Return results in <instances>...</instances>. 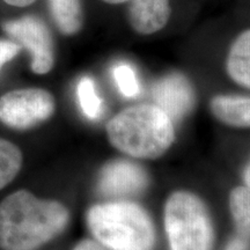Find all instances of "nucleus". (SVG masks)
<instances>
[{"label":"nucleus","mask_w":250,"mask_h":250,"mask_svg":"<svg viewBox=\"0 0 250 250\" xmlns=\"http://www.w3.org/2000/svg\"><path fill=\"white\" fill-rule=\"evenodd\" d=\"M109 143L129 158L154 160L176 138L175 122L154 103H140L115 115L105 126Z\"/></svg>","instance_id":"nucleus-2"},{"label":"nucleus","mask_w":250,"mask_h":250,"mask_svg":"<svg viewBox=\"0 0 250 250\" xmlns=\"http://www.w3.org/2000/svg\"><path fill=\"white\" fill-rule=\"evenodd\" d=\"M129 20L137 33L149 35L161 30L170 18L169 0H129Z\"/></svg>","instance_id":"nucleus-9"},{"label":"nucleus","mask_w":250,"mask_h":250,"mask_svg":"<svg viewBox=\"0 0 250 250\" xmlns=\"http://www.w3.org/2000/svg\"><path fill=\"white\" fill-rule=\"evenodd\" d=\"M87 226L108 250H154L156 232L145 208L130 199H109L93 205Z\"/></svg>","instance_id":"nucleus-3"},{"label":"nucleus","mask_w":250,"mask_h":250,"mask_svg":"<svg viewBox=\"0 0 250 250\" xmlns=\"http://www.w3.org/2000/svg\"><path fill=\"white\" fill-rule=\"evenodd\" d=\"M148 186L147 173L131 160L108 162L100 171L98 191L109 199H129Z\"/></svg>","instance_id":"nucleus-7"},{"label":"nucleus","mask_w":250,"mask_h":250,"mask_svg":"<svg viewBox=\"0 0 250 250\" xmlns=\"http://www.w3.org/2000/svg\"><path fill=\"white\" fill-rule=\"evenodd\" d=\"M49 5L55 23L64 35H73L81 29L83 15L80 0H49Z\"/></svg>","instance_id":"nucleus-12"},{"label":"nucleus","mask_w":250,"mask_h":250,"mask_svg":"<svg viewBox=\"0 0 250 250\" xmlns=\"http://www.w3.org/2000/svg\"><path fill=\"white\" fill-rule=\"evenodd\" d=\"M68 221L70 212L61 202L15 191L0 204V248L35 250L58 236Z\"/></svg>","instance_id":"nucleus-1"},{"label":"nucleus","mask_w":250,"mask_h":250,"mask_svg":"<svg viewBox=\"0 0 250 250\" xmlns=\"http://www.w3.org/2000/svg\"><path fill=\"white\" fill-rule=\"evenodd\" d=\"M228 76L236 83L250 89V29L236 37L226 61Z\"/></svg>","instance_id":"nucleus-11"},{"label":"nucleus","mask_w":250,"mask_h":250,"mask_svg":"<svg viewBox=\"0 0 250 250\" xmlns=\"http://www.w3.org/2000/svg\"><path fill=\"white\" fill-rule=\"evenodd\" d=\"M5 2H7L8 5L17 6V7H26V6H29L35 2L36 0H4Z\"/></svg>","instance_id":"nucleus-20"},{"label":"nucleus","mask_w":250,"mask_h":250,"mask_svg":"<svg viewBox=\"0 0 250 250\" xmlns=\"http://www.w3.org/2000/svg\"><path fill=\"white\" fill-rule=\"evenodd\" d=\"M102 1L108 2V4L116 5V4H122V2H126V1H129V0H102Z\"/></svg>","instance_id":"nucleus-22"},{"label":"nucleus","mask_w":250,"mask_h":250,"mask_svg":"<svg viewBox=\"0 0 250 250\" xmlns=\"http://www.w3.org/2000/svg\"><path fill=\"white\" fill-rule=\"evenodd\" d=\"M112 78L122 95L127 99H133L140 94V83L136 71L125 62L115 65L112 68Z\"/></svg>","instance_id":"nucleus-16"},{"label":"nucleus","mask_w":250,"mask_h":250,"mask_svg":"<svg viewBox=\"0 0 250 250\" xmlns=\"http://www.w3.org/2000/svg\"><path fill=\"white\" fill-rule=\"evenodd\" d=\"M22 166V153L14 144L0 138V190L15 179Z\"/></svg>","instance_id":"nucleus-15"},{"label":"nucleus","mask_w":250,"mask_h":250,"mask_svg":"<svg viewBox=\"0 0 250 250\" xmlns=\"http://www.w3.org/2000/svg\"><path fill=\"white\" fill-rule=\"evenodd\" d=\"M72 250H108L103 247L101 243H99L96 240H83Z\"/></svg>","instance_id":"nucleus-19"},{"label":"nucleus","mask_w":250,"mask_h":250,"mask_svg":"<svg viewBox=\"0 0 250 250\" xmlns=\"http://www.w3.org/2000/svg\"><path fill=\"white\" fill-rule=\"evenodd\" d=\"M20 50L21 46L14 41L0 40V70L6 62L15 57L20 52Z\"/></svg>","instance_id":"nucleus-17"},{"label":"nucleus","mask_w":250,"mask_h":250,"mask_svg":"<svg viewBox=\"0 0 250 250\" xmlns=\"http://www.w3.org/2000/svg\"><path fill=\"white\" fill-rule=\"evenodd\" d=\"M229 212L234 226L239 235L250 237V189L248 187H236L230 191Z\"/></svg>","instance_id":"nucleus-13"},{"label":"nucleus","mask_w":250,"mask_h":250,"mask_svg":"<svg viewBox=\"0 0 250 250\" xmlns=\"http://www.w3.org/2000/svg\"><path fill=\"white\" fill-rule=\"evenodd\" d=\"M164 228L170 250H212L214 228L204 201L189 190H176L164 206Z\"/></svg>","instance_id":"nucleus-4"},{"label":"nucleus","mask_w":250,"mask_h":250,"mask_svg":"<svg viewBox=\"0 0 250 250\" xmlns=\"http://www.w3.org/2000/svg\"><path fill=\"white\" fill-rule=\"evenodd\" d=\"M210 109L221 123L235 127H250V98L217 95L211 100Z\"/></svg>","instance_id":"nucleus-10"},{"label":"nucleus","mask_w":250,"mask_h":250,"mask_svg":"<svg viewBox=\"0 0 250 250\" xmlns=\"http://www.w3.org/2000/svg\"><path fill=\"white\" fill-rule=\"evenodd\" d=\"M248 249V239L237 234L227 243L225 250H247Z\"/></svg>","instance_id":"nucleus-18"},{"label":"nucleus","mask_w":250,"mask_h":250,"mask_svg":"<svg viewBox=\"0 0 250 250\" xmlns=\"http://www.w3.org/2000/svg\"><path fill=\"white\" fill-rule=\"evenodd\" d=\"M2 29L31 56V70L36 74H45L55 64L54 41L46 24L40 18L27 15L18 20L6 21Z\"/></svg>","instance_id":"nucleus-6"},{"label":"nucleus","mask_w":250,"mask_h":250,"mask_svg":"<svg viewBox=\"0 0 250 250\" xmlns=\"http://www.w3.org/2000/svg\"><path fill=\"white\" fill-rule=\"evenodd\" d=\"M243 181H245L246 187H248L250 189V162L247 165L245 171H243Z\"/></svg>","instance_id":"nucleus-21"},{"label":"nucleus","mask_w":250,"mask_h":250,"mask_svg":"<svg viewBox=\"0 0 250 250\" xmlns=\"http://www.w3.org/2000/svg\"><path fill=\"white\" fill-rule=\"evenodd\" d=\"M154 104L161 108L174 122L181 121L192 110L196 102L195 89L186 76L168 74L152 88Z\"/></svg>","instance_id":"nucleus-8"},{"label":"nucleus","mask_w":250,"mask_h":250,"mask_svg":"<svg viewBox=\"0 0 250 250\" xmlns=\"http://www.w3.org/2000/svg\"><path fill=\"white\" fill-rule=\"evenodd\" d=\"M77 96L81 111L88 120L95 121L102 116L103 100L99 95L92 78H81L77 86Z\"/></svg>","instance_id":"nucleus-14"},{"label":"nucleus","mask_w":250,"mask_h":250,"mask_svg":"<svg viewBox=\"0 0 250 250\" xmlns=\"http://www.w3.org/2000/svg\"><path fill=\"white\" fill-rule=\"evenodd\" d=\"M55 108V99L48 90H13L0 98V121L12 129L27 130L49 120Z\"/></svg>","instance_id":"nucleus-5"}]
</instances>
